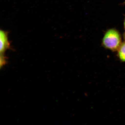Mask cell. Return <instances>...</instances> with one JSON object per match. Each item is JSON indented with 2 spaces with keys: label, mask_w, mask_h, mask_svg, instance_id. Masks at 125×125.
Wrapping results in <instances>:
<instances>
[{
  "label": "cell",
  "mask_w": 125,
  "mask_h": 125,
  "mask_svg": "<svg viewBox=\"0 0 125 125\" xmlns=\"http://www.w3.org/2000/svg\"><path fill=\"white\" fill-rule=\"evenodd\" d=\"M121 37L119 33L114 29L108 31L103 40V44L104 47L113 51L118 49L121 44Z\"/></svg>",
  "instance_id": "6da1fadb"
},
{
  "label": "cell",
  "mask_w": 125,
  "mask_h": 125,
  "mask_svg": "<svg viewBox=\"0 0 125 125\" xmlns=\"http://www.w3.org/2000/svg\"><path fill=\"white\" fill-rule=\"evenodd\" d=\"M8 33L1 30L0 31V58L5 57V52L10 48V43L8 40Z\"/></svg>",
  "instance_id": "7a4b0ae2"
},
{
  "label": "cell",
  "mask_w": 125,
  "mask_h": 125,
  "mask_svg": "<svg viewBox=\"0 0 125 125\" xmlns=\"http://www.w3.org/2000/svg\"><path fill=\"white\" fill-rule=\"evenodd\" d=\"M118 50V55L120 60L125 62V43L121 44Z\"/></svg>",
  "instance_id": "3957f363"
},
{
  "label": "cell",
  "mask_w": 125,
  "mask_h": 125,
  "mask_svg": "<svg viewBox=\"0 0 125 125\" xmlns=\"http://www.w3.org/2000/svg\"><path fill=\"white\" fill-rule=\"evenodd\" d=\"M124 26H125V19L124 21Z\"/></svg>",
  "instance_id": "277c9868"
},
{
  "label": "cell",
  "mask_w": 125,
  "mask_h": 125,
  "mask_svg": "<svg viewBox=\"0 0 125 125\" xmlns=\"http://www.w3.org/2000/svg\"><path fill=\"white\" fill-rule=\"evenodd\" d=\"M124 38H125V35H124Z\"/></svg>",
  "instance_id": "5b68a950"
}]
</instances>
